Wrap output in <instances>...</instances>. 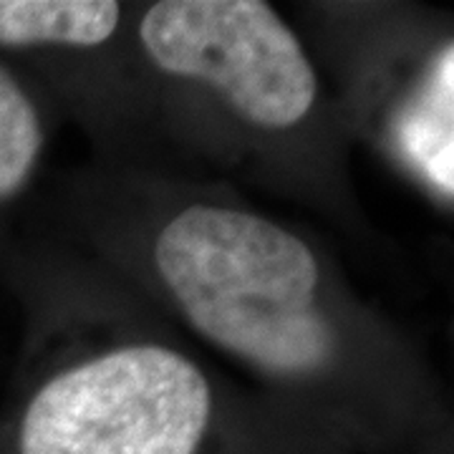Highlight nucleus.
<instances>
[{
	"label": "nucleus",
	"mask_w": 454,
	"mask_h": 454,
	"mask_svg": "<svg viewBox=\"0 0 454 454\" xmlns=\"http://www.w3.org/2000/svg\"><path fill=\"white\" fill-rule=\"evenodd\" d=\"M137 210L131 270L268 394L324 409L434 396L422 358L298 230L210 192H154Z\"/></svg>",
	"instance_id": "f257e3e1"
},
{
	"label": "nucleus",
	"mask_w": 454,
	"mask_h": 454,
	"mask_svg": "<svg viewBox=\"0 0 454 454\" xmlns=\"http://www.w3.org/2000/svg\"><path fill=\"white\" fill-rule=\"evenodd\" d=\"M137 56L232 160L324 154L333 116L310 53L270 3L160 0L134 16Z\"/></svg>",
	"instance_id": "f03ea898"
},
{
	"label": "nucleus",
	"mask_w": 454,
	"mask_h": 454,
	"mask_svg": "<svg viewBox=\"0 0 454 454\" xmlns=\"http://www.w3.org/2000/svg\"><path fill=\"white\" fill-rule=\"evenodd\" d=\"M227 396L160 336H127L64 364L33 391L20 454H200Z\"/></svg>",
	"instance_id": "7ed1b4c3"
},
{
	"label": "nucleus",
	"mask_w": 454,
	"mask_h": 454,
	"mask_svg": "<svg viewBox=\"0 0 454 454\" xmlns=\"http://www.w3.org/2000/svg\"><path fill=\"white\" fill-rule=\"evenodd\" d=\"M454 46L439 38L432 53L414 61L411 74L389 97L381 134L389 152L439 202L454 197Z\"/></svg>",
	"instance_id": "20e7f679"
},
{
	"label": "nucleus",
	"mask_w": 454,
	"mask_h": 454,
	"mask_svg": "<svg viewBox=\"0 0 454 454\" xmlns=\"http://www.w3.org/2000/svg\"><path fill=\"white\" fill-rule=\"evenodd\" d=\"M124 18L116 0H0V46L98 51L121 35Z\"/></svg>",
	"instance_id": "39448f33"
},
{
	"label": "nucleus",
	"mask_w": 454,
	"mask_h": 454,
	"mask_svg": "<svg viewBox=\"0 0 454 454\" xmlns=\"http://www.w3.org/2000/svg\"><path fill=\"white\" fill-rule=\"evenodd\" d=\"M46 146V127L31 94L0 66V200L13 197L33 175Z\"/></svg>",
	"instance_id": "423d86ee"
}]
</instances>
